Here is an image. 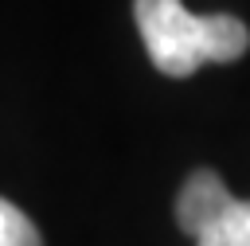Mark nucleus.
<instances>
[{
  "label": "nucleus",
  "mask_w": 250,
  "mask_h": 246,
  "mask_svg": "<svg viewBox=\"0 0 250 246\" xmlns=\"http://www.w3.org/2000/svg\"><path fill=\"white\" fill-rule=\"evenodd\" d=\"M133 16L152 66L168 78H188L203 62H234L250 47L246 23L227 12L195 16L180 0H137Z\"/></svg>",
  "instance_id": "obj_1"
},
{
  "label": "nucleus",
  "mask_w": 250,
  "mask_h": 246,
  "mask_svg": "<svg viewBox=\"0 0 250 246\" xmlns=\"http://www.w3.org/2000/svg\"><path fill=\"white\" fill-rule=\"evenodd\" d=\"M230 203H234V195L227 191L223 176L211 172V168H199V172H191L184 180V187L176 195V223H180L184 234L199 238Z\"/></svg>",
  "instance_id": "obj_2"
},
{
  "label": "nucleus",
  "mask_w": 250,
  "mask_h": 246,
  "mask_svg": "<svg viewBox=\"0 0 250 246\" xmlns=\"http://www.w3.org/2000/svg\"><path fill=\"white\" fill-rule=\"evenodd\" d=\"M195 246H250V199H234L195 238Z\"/></svg>",
  "instance_id": "obj_3"
},
{
  "label": "nucleus",
  "mask_w": 250,
  "mask_h": 246,
  "mask_svg": "<svg viewBox=\"0 0 250 246\" xmlns=\"http://www.w3.org/2000/svg\"><path fill=\"white\" fill-rule=\"evenodd\" d=\"M0 246H43L35 223L8 199H0Z\"/></svg>",
  "instance_id": "obj_4"
}]
</instances>
